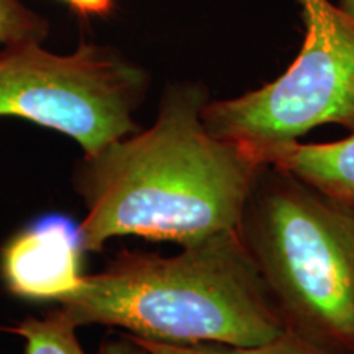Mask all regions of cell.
Segmentation results:
<instances>
[{
    "label": "cell",
    "mask_w": 354,
    "mask_h": 354,
    "mask_svg": "<svg viewBox=\"0 0 354 354\" xmlns=\"http://www.w3.org/2000/svg\"><path fill=\"white\" fill-rule=\"evenodd\" d=\"M209 100L202 82L167 84L151 127L84 156L74 187L86 207V253L120 236L185 246L238 232L264 161L207 130Z\"/></svg>",
    "instance_id": "1"
},
{
    "label": "cell",
    "mask_w": 354,
    "mask_h": 354,
    "mask_svg": "<svg viewBox=\"0 0 354 354\" xmlns=\"http://www.w3.org/2000/svg\"><path fill=\"white\" fill-rule=\"evenodd\" d=\"M59 305L77 326H113L161 343L250 346L284 331L240 232L172 256L123 250Z\"/></svg>",
    "instance_id": "2"
},
{
    "label": "cell",
    "mask_w": 354,
    "mask_h": 354,
    "mask_svg": "<svg viewBox=\"0 0 354 354\" xmlns=\"http://www.w3.org/2000/svg\"><path fill=\"white\" fill-rule=\"evenodd\" d=\"M238 232L284 328L354 354V203L264 162Z\"/></svg>",
    "instance_id": "3"
},
{
    "label": "cell",
    "mask_w": 354,
    "mask_h": 354,
    "mask_svg": "<svg viewBox=\"0 0 354 354\" xmlns=\"http://www.w3.org/2000/svg\"><path fill=\"white\" fill-rule=\"evenodd\" d=\"M299 55L281 76L245 94L209 100L202 118L216 138L271 154L323 125L354 131V19L330 0H295Z\"/></svg>",
    "instance_id": "4"
},
{
    "label": "cell",
    "mask_w": 354,
    "mask_h": 354,
    "mask_svg": "<svg viewBox=\"0 0 354 354\" xmlns=\"http://www.w3.org/2000/svg\"><path fill=\"white\" fill-rule=\"evenodd\" d=\"M148 87L146 69L107 44L81 41L69 55L39 41L0 44V117L69 136L84 156L138 131Z\"/></svg>",
    "instance_id": "5"
},
{
    "label": "cell",
    "mask_w": 354,
    "mask_h": 354,
    "mask_svg": "<svg viewBox=\"0 0 354 354\" xmlns=\"http://www.w3.org/2000/svg\"><path fill=\"white\" fill-rule=\"evenodd\" d=\"M81 225L61 214L44 215L17 232L0 250V277L12 295L61 304L84 281Z\"/></svg>",
    "instance_id": "6"
},
{
    "label": "cell",
    "mask_w": 354,
    "mask_h": 354,
    "mask_svg": "<svg viewBox=\"0 0 354 354\" xmlns=\"http://www.w3.org/2000/svg\"><path fill=\"white\" fill-rule=\"evenodd\" d=\"M326 196L354 203V131L328 143H294L268 158Z\"/></svg>",
    "instance_id": "7"
},
{
    "label": "cell",
    "mask_w": 354,
    "mask_h": 354,
    "mask_svg": "<svg viewBox=\"0 0 354 354\" xmlns=\"http://www.w3.org/2000/svg\"><path fill=\"white\" fill-rule=\"evenodd\" d=\"M79 326L63 308L43 317H28L10 328L25 342L24 354H87L79 342ZM95 354H151L130 335H122L100 344Z\"/></svg>",
    "instance_id": "8"
},
{
    "label": "cell",
    "mask_w": 354,
    "mask_h": 354,
    "mask_svg": "<svg viewBox=\"0 0 354 354\" xmlns=\"http://www.w3.org/2000/svg\"><path fill=\"white\" fill-rule=\"evenodd\" d=\"M135 339L151 354H343L322 346L318 343L310 342V339L304 338L302 335L287 328H284L282 333L274 336V338L268 339V342L250 344V346H236V344L223 343L174 344L149 342V339L141 338Z\"/></svg>",
    "instance_id": "9"
},
{
    "label": "cell",
    "mask_w": 354,
    "mask_h": 354,
    "mask_svg": "<svg viewBox=\"0 0 354 354\" xmlns=\"http://www.w3.org/2000/svg\"><path fill=\"white\" fill-rule=\"evenodd\" d=\"M50 20L25 0H0V44L39 41L50 33Z\"/></svg>",
    "instance_id": "10"
},
{
    "label": "cell",
    "mask_w": 354,
    "mask_h": 354,
    "mask_svg": "<svg viewBox=\"0 0 354 354\" xmlns=\"http://www.w3.org/2000/svg\"><path fill=\"white\" fill-rule=\"evenodd\" d=\"M81 19H105L115 10V0H59Z\"/></svg>",
    "instance_id": "11"
},
{
    "label": "cell",
    "mask_w": 354,
    "mask_h": 354,
    "mask_svg": "<svg viewBox=\"0 0 354 354\" xmlns=\"http://www.w3.org/2000/svg\"><path fill=\"white\" fill-rule=\"evenodd\" d=\"M338 6L343 12H346L349 17L354 19V0H338Z\"/></svg>",
    "instance_id": "12"
}]
</instances>
